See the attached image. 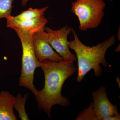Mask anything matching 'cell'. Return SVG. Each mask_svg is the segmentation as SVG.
<instances>
[{"label": "cell", "instance_id": "cell-1", "mask_svg": "<svg viewBox=\"0 0 120 120\" xmlns=\"http://www.w3.org/2000/svg\"><path fill=\"white\" fill-rule=\"evenodd\" d=\"M45 76V86L42 90H37L34 95L39 109L43 110L50 118L52 107L59 105L68 107L71 104L69 99L62 95L64 82L77 71L74 62L63 60L55 61L45 60L40 62Z\"/></svg>", "mask_w": 120, "mask_h": 120}, {"label": "cell", "instance_id": "cell-2", "mask_svg": "<svg viewBox=\"0 0 120 120\" xmlns=\"http://www.w3.org/2000/svg\"><path fill=\"white\" fill-rule=\"evenodd\" d=\"M72 32L74 39L69 41V46L76 55L78 64L77 82H82L85 75L91 70L94 71L96 77H100L103 71L100 64L104 67L109 65L105 55L107 49L115 44L116 36L112 35L104 41L90 47L84 45L80 41L73 28Z\"/></svg>", "mask_w": 120, "mask_h": 120}, {"label": "cell", "instance_id": "cell-3", "mask_svg": "<svg viewBox=\"0 0 120 120\" xmlns=\"http://www.w3.org/2000/svg\"><path fill=\"white\" fill-rule=\"evenodd\" d=\"M71 11L77 16L79 29L86 31L100 26L104 16L103 0H76L71 3Z\"/></svg>", "mask_w": 120, "mask_h": 120}, {"label": "cell", "instance_id": "cell-4", "mask_svg": "<svg viewBox=\"0 0 120 120\" xmlns=\"http://www.w3.org/2000/svg\"><path fill=\"white\" fill-rule=\"evenodd\" d=\"M16 32L22 49V69L19 85L27 88L34 94L37 90L34 85V75L37 68H40V62L35 52L32 35Z\"/></svg>", "mask_w": 120, "mask_h": 120}, {"label": "cell", "instance_id": "cell-5", "mask_svg": "<svg viewBox=\"0 0 120 120\" xmlns=\"http://www.w3.org/2000/svg\"><path fill=\"white\" fill-rule=\"evenodd\" d=\"M72 28L67 25L56 30L48 27H45V30L48 35L49 43L53 49L64 60L74 62L77 60L76 56L70 51L68 39Z\"/></svg>", "mask_w": 120, "mask_h": 120}, {"label": "cell", "instance_id": "cell-6", "mask_svg": "<svg viewBox=\"0 0 120 120\" xmlns=\"http://www.w3.org/2000/svg\"><path fill=\"white\" fill-rule=\"evenodd\" d=\"M106 88L102 86L92 94L94 110L98 120L120 114L116 105L112 104L107 97Z\"/></svg>", "mask_w": 120, "mask_h": 120}, {"label": "cell", "instance_id": "cell-7", "mask_svg": "<svg viewBox=\"0 0 120 120\" xmlns=\"http://www.w3.org/2000/svg\"><path fill=\"white\" fill-rule=\"evenodd\" d=\"M45 30H41L32 35L35 55L39 62L45 60L60 61L63 58L54 50L48 41V35Z\"/></svg>", "mask_w": 120, "mask_h": 120}, {"label": "cell", "instance_id": "cell-8", "mask_svg": "<svg viewBox=\"0 0 120 120\" xmlns=\"http://www.w3.org/2000/svg\"><path fill=\"white\" fill-rule=\"evenodd\" d=\"M7 27L12 28L16 32L32 35L41 30H45L48 20L45 16L33 19L17 21L12 18L11 16L6 19Z\"/></svg>", "mask_w": 120, "mask_h": 120}, {"label": "cell", "instance_id": "cell-9", "mask_svg": "<svg viewBox=\"0 0 120 120\" xmlns=\"http://www.w3.org/2000/svg\"><path fill=\"white\" fill-rule=\"evenodd\" d=\"M16 97L9 91L0 92V120H16L14 112Z\"/></svg>", "mask_w": 120, "mask_h": 120}, {"label": "cell", "instance_id": "cell-10", "mask_svg": "<svg viewBox=\"0 0 120 120\" xmlns=\"http://www.w3.org/2000/svg\"><path fill=\"white\" fill-rule=\"evenodd\" d=\"M49 7V5L42 8H30L27 10L24 11L15 16H11L13 19L17 21L28 20L44 15L45 12Z\"/></svg>", "mask_w": 120, "mask_h": 120}, {"label": "cell", "instance_id": "cell-11", "mask_svg": "<svg viewBox=\"0 0 120 120\" xmlns=\"http://www.w3.org/2000/svg\"><path fill=\"white\" fill-rule=\"evenodd\" d=\"M28 97V94H26L22 96L21 94L19 93L16 97L14 109L18 112V117L22 120H30L25 108L26 101Z\"/></svg>", "mask_w": 120, "mask_h": 120}, {"label": "cell", "instance_id": "cell-12", "mask_svg": "<svg viewBox=\"0 0 120 120\" xmlns=\"http://www.w3.org/2000/svg\"><path fill=\"white\" fill-rule=\"evenodd\" d=\"M15 0H0V19H7L11 15Z\"/></svg>", "mask_w": 120, "mask_h": 120}, {"label": "cell", "instance_id": "cell-13", "mask_svg": "<svg viewBox=\"0 0 120 120\" xmlns=\"http://www.w3.org/2000/svg\"><path fill=\"white\" fill-rule=\"evenodd\" d=\"M75 120H98L94 110L93 102H91L87 109L80 112Z\"/></svg>", "mask_w": 120, "mask_h": 120}, {"label": "cell", "instance_id": "cell-14", "mask_svg": "<svg viewBox=\"0 0 120 120\" xmlns=\"http://www.w3.org/2000/svg\"><path fill=\"white\" fill-rule=\"evenodd\" d=\"M120 114L116 116H111L103 118V120H120Z\"/></svg>", "mask_w": 120, "mask_h": 120}, {"label": "cell", "instance_id": "cell-15", "mask_svg": "<svg viewBox=\"0 0 120 120\" xmlns=\"http://www.w3.org/2000/svg\"><path fill=\"white\" fill-rule=\"evenodd\" d=\"M30 0H22V2H21V4L23 7L26 6L27 3Z\"/></svg>", "mask_w": 120, "mask_h": 120}, {"label": "cell", "instance_id": "cell-16", "mask_svg": "<svg viewBox=\"0 0 120 120\" xmlns=\"http://www.w3.org/2000/svg\"><path fill=\"white\" fill-rule=\"evenodd\" d=\"M109 0L110 1H113L114 0Z\"/></svg>", "mask_w": 120, "mask_h": 120}]
</instances>
